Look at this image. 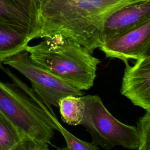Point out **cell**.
<instances>
[{"label": "cell", "mask_w": 150, "mask_h": 150, "mask_svg": "<svg viewBox=\"0 0 150 150\" xmlns=\"http://www.w3.org/2000/svg\"><path fill=\"white\" fill-rule=\"evenodd\" d=\"M141 1L44 0L38 13L39 38L62 35L93 54L103 43L107 18L122 8Z\"/></svg>", "instance_id": "cell-1"}, {"label": "cell", "mask_w": 150, "mask_h": 150, "mask_svg": "<svg viewBox=\"0 0 150 150\" xmlns=\"http://www.w3.org/2000/svg\"><path fill=\"white\" fill-rule=\"evenodd\" d=\"M2 69L13 83L0 80V112L27 138L50 144L57 120L52 107L9 69Z\"/></svg>", "instance_id": "cell-2"}, {"label": "cell", "mask_w": 150, "mask_h": 150, "mask_svg": "<svg viewBox=\"0 0 150 150\" xmlns=\"http://www.w3.org/2000/svg\"><path fill=\"white\" fill-rule=\"evenodd\" d=\"M25 50L33 62L74 88L83 91L93 86L101 61L71 39L55 35Z\"/></svg>", "instance_id": "cell-3"}, {"label": "cell", "mask_w": 150, "mask_h": 150, "mask_svg": "<svg viewBox=\"0 0 150 150\" xmlns=\"http://www.w3.org/2000/svg\"><path fill=\"white\" fill-rule=\"evenodd\" d=\"M85 110L81 125L90 134L93 143L106 150L115 146L136 149L139 141L137 127L116 119L97 95L81 96Z\"/></svg>", "instance_id": "cell-4"}, {"label": "cell", "mask_w": 150, "mask_h": 150, "mask_svg": "<svg viewBox=\"0 0 150 150\" xmlns=\"http://www.w3.org/2000/svg\"><path fill=\"white\" fill-rule=\"evenodd\" d=\"M4 64L15 69L26 77L32 88L49 105L58 107L66 96H83V91L74 88L33 62L28 52L22 51L6 60Z\"/></svg>", "instance_id": "cell-5"}, {"label": "cell", "mask_w": 150, "mask_h": 150, "mask_svg": "<svg viewBox=\"0 0 150 150\" xmlns=\"http://www.w3.org/2000/svg\"><path fill=\"white\" fill-rule=\"evenodd\" d=\"M106 57L123 61L150 55V21L129 32L104 42L100 47Z\"/></svg>", "instance_id": "cell-6"}, {"label": "cell", "mask_w": 150, "mask_h": 150, "mask_svg": "<svg viewBox=\"0 0 150 150\" xmlns=\"http://www.w3.org/2000/svg\"><path fill=\"white\" fill-rule=\"evenodd\" d=\"M125 68L121 93L145 110H150V55L136 60L133 66L124 62Z\"/></svg>", "instance_id": "cell-7"}, {"label": "cell", "mask_w": 150, "mask_h": 150, "mask_svg": "<svg viewBox=\"0 0 150 150\" xmlns=\"http://www.w3.org/2000/svg\"><path fill=\"white\" fill-rule=\"evenodd\" d=\"M149 21L150 0H142L123 7L106 20L103 32V43L137 29Z\"/></svg>", "instance_id": "cell-8"}, {"label": "cell", "mask_w": 150, "mask_h": 150, "mask_svg": "<svg viewBox=\"0 0 150 150\" xmlns=\"http://www.w3.org/2000/svg\"><path fill=\"white\" fill-rule=\"evenodd\" d=\"M0 22L18 29L33 39L39 38V29L35 19L16 0H0Z\"/></svg>", "instance_id": "cell-9"}, {"label": "cell", "mask_w": 150, "mask_h": 150, "mask_svg": "<svg viewBox=\"0 0 150 150\" xmlns=\"http://www.w3.org/2000/svg\"><path fill=\"white\" fill-rule=\"evenodd\" d=\"M32 39L18 29L0 22V66L9 57L25 50Z\"/></svg>", "instance_id": "cell-10"}, {"label": "cell", "mask_w": 150, "mask_h": 150, "mask_svg": "<svg viewBox=\"0 0 150 150\" xmlns=\"http://www.w3.org/2000/svg\"><path fill=\"white\" fill-rule=\"evenodd\" d=\"M62 121L70 125H81L85 105L81 96H68L62 98L58 103Z\"/></svg>", "instance_id": "cell-11"}, {"label": "cell", "mask_w": 150, "mask_h": 150, "mask_svg": "<svg viewBox=\"0 0 150 150\" xmlns=\"http://www.w3.org/2000/svg\"><path fill=\"white\" fill-rule=\"evenodd\" d=\"M26 137L0 112V150H12Z\"/></svg>", "instance_id": "cell-12"}, {"label": "cell", "mask_w": 150, "mask_h": 150, "mask_svg": "<svg viewBox=\"0 0 150 150\" xmlns=\"http://www.w3.org/2000/svg\"><path fill=\"white\" fill-rule=\"evenodd\" d=\"M57 131H59L63 137L66 147L69 150H100L96 145L78 138L68 131L59 121H56Z\"/></svg>", "instance_id": "cell-13"}, {"label": "cell", "mask_w": 150, "mask_h": 150, "mask_svg": "<svg viewBox=\"0 0 150 150\" xmlns=\"http://www.w3.org/2000/svg\"><path fill=\"white\" fill-rule=\"evenodd\" d=\"M136 127L139 141L138 150H149L150 110H145V114L139 119Z\"/></svg>", "instance_id": "cell-14"}, {"label": "cell", "mask_w": 150, "mask_h": 150, "mask_svg": "<svg viewBox=\"0 0 150 150\" xmlns=\"http://www.w3.org/2000/svg\"><path fill=\"white\" fill-rule=\"evenodd\" d=\"M48 145L38 143L27 137L25 138L12 150H48Z\"/></svg>", "instance_id": "cell-15"}, {"label": "cell", "mask_w": 150, "mask_h": 150, "mask_svg": "<svg viewBox=\"0 0 150 150\" xmlns=\"http://www.w3.org/2000/svg\"><path fill=\"white\" fill-rule=\"evenodd\" d=\"M31 14L37 23L38 13L44 0H16ZM38 25V24H37Z\"/></svg>", "instance_id": "cell-16"}, {"label": "cell", "mask_w": 150, "mask_h": 150, "mask_svg": "<svg viewBox=\"0 0 150 150\" xmlns=\"http://www.w3.org/2000/svg\"><path fill=\"white\" fill-rule=\"evenodd\" d=\"M56 150H69L67 147H63V148H58Z\"/></svg>", "instance_id": "cell-17"}, {"label": "cell", "mask_w": 150, "mask_h": 150, "mask_svg": "<svg viewBox=\"0 0 150 150\" xmlns=\"http://www.w3.org/2000/svg\"><path fill=\"white\" fill-rule=\"evenodd\" d=\"M48 150H49V149H48Z\"/></svg>", "instance_id": "cell-18"}]
</instances>
